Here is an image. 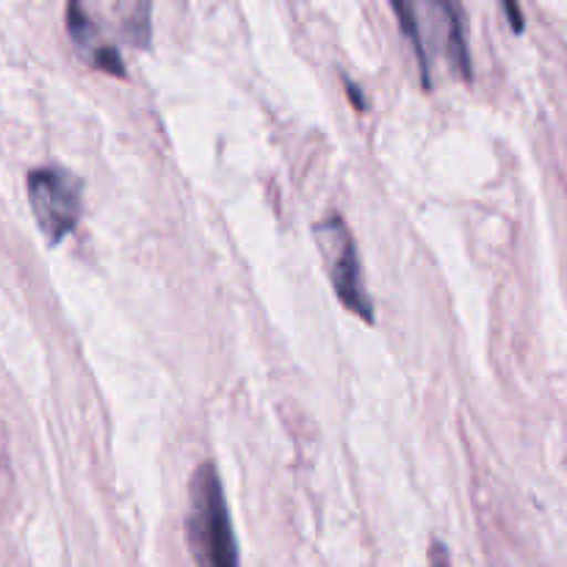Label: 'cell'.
Returning a JSON list of instances; mask_svg holds the SVG:
<instances>
[{
  "mask_svg": "<svg viewBox=\"0 0 567 567\" xmlns=\"http://www.w3.org/2000/svg\"><path fill=\"white\" fill-rule=\"evenodd\" d=\"M186 535L197 567H241L225 491L214 463H203L192 476Z\"/></svg>",
  "mask_w": 567,
  "mask_h": 567,
  "instance_id": "6da1fadb",
  "label": "cell"
},
{
  "mask_svg": "<svg viewBox=\"0 0 567 567\" xmlns=\"http://www.w3.org/2000/svg\"><path fill=\"white\" fill-rule=\"evenodd\" d=\"M81 194V181L59 166H42L28 175V203L50 244H59L75 230L83 208Z\"/></svg>",
  "mask_w": 567,
  "mask_h": 567,
  "instance_id": "7a4b0ae2",
  "label": "cell"
},
{
  "mask_svg": "<svg viewBox=\"0 0 567 567\" xmlns=\"http://www.w3.org/2000/svg\"><path fill=\"white\" fill-rule=\"evenodd\" d=\"M316 238H319L321 255L327 260V275H330L332 286H336L338 299L347 305L352 313L360 319L374 324V302L369 299L363 288V271H360V255L354 247L352 230L341 216H330L321 219L316 227Z\"/></svg>",
  "mask_w": 567,
  "mask_h": 567,
  "instance_id": "3957f363",
  "label": "cell"
},
{
  "mask_svg": "<svg viewBox=\"0 0 567 567\" xmlns=\"http://www.w3.org/2000/svg\"><path fill=\"white\" fill-rule=\"evenodd\" d=\"M125 11V33L136 42V48H147L150 37H153V28H150V6L147 3H127L122 6Z\"/></svg>",
  "mask_w": 567,
  "mask_h": 567,
  "instance_id": "277c9868",
  "label": "cell"
},
{
  "mask_svg": "<svg viewBox=\"0 0 567 567\" xmlns=\"http://www.w3.org/2000/svg\"><path fill=\"white\" fill-rule=\"evenodd\" d=\"M92 61L97 70H105L109 75H116V78H125V66H122L120 53H116L111 44H100V48L92 53Z\"/></svg>",
  "mask_w": 567,
  "mask_h": 567,
  "instance_id": "5b68a950",
  "label": "cell"
},
{
  "mask_svg": "<svg viewBox=\"0 0 567 567\" xmlns=\"http://www.w3.org/2000/svg\"><path fill=\"white\" fill-rule=\"evenodd\" d=\"M430 567H449V551H446V546H443V543H432Z\"/></svg>",
  "mask_w": 567,
  "mask_h": 567,
  "instance_id": "8992f818",
  "label": "cell"
},
{
  "mask_svg": "<svg viewBox=\"0 0 567 567\" xmlns=\"http://www.w3.org/2000/svg\"><path fill=\"white\" fill-rule=\"evenodd\" d=\"M504 9H507L509 20H513V28H515V31H524V20H520V11L515 9L513 3H507V6H504Z\"/></svg>",
  "mask_w": 567,
  "mask_h": 567,
  "instance_id": "52a82bcc",
  "label": "cell"
},
{
  "mask_svg": "<svg viewBox=\"0 0 567 567\" xmlns=\"http://www.w3.org/2000/svg\"><path fill=\"white\" fill-rule=\"evenodd\" d=\"M347 92L352 94V100H354V103H358V109H365V103H363V100H360L358 86H354V83H349V81H347Z\"/></svg>",
  "mask_w": 567,
  "mask_h": 567,
  "instance_id": "ba28073f",
  "label": "cell"
}]
</instances>
